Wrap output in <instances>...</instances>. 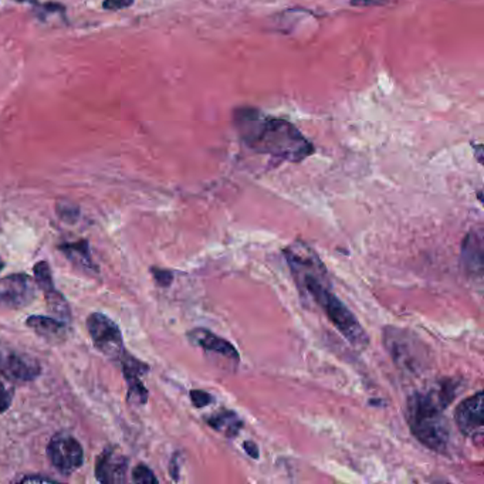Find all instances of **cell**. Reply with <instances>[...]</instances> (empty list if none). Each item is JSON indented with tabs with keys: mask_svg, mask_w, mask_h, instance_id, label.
<instances>
[{
	"mask_svg": "<svg viewBox=\"0 0 484 484\" xmlns=\"http://www.w3.org/2000/svg\"><path fill=\"white\" fill-rule=\"evenodd\" d=\"M233 122L243 142L257 153L289 162H301L313 155L314 146L298 128L283 118L264 116L243 107L233 114Z\"/></svg>",
	"mask_w": 484,
	"mask_h": 484,
	"instance_id": "cell-1",
	"label": "cell"
},
{
	"mask_svg": "<svg viewBox=\"0 0 484 484\" xmlns=\"http://www.w3.org/2000/svg\"><path fill=\"white\" fill-rule=\"evenodd\" d=\"M460 388V380L445 378L424 390H416L406 402L405 415L412 434L433 452L443 453L449 448L450 430L443 412Z\"/></svg>",
	"mask_w": 484,
	"mask_h": 484,
	"instance_id": "cell-2",
	"label": "cell"
},
{
	"mask_svg": "<svg viewBox=\"0 0 484 484\" xmlns=\"http://www.w3.org/2000/svg\"><path fill=\"white\" fill-rule=\"evenodd\" d=\"M300 289H304V293L310 296L316 304L324 311L325 317L329 320L340 334L357 349H365L369 345L368 334L355 318V316L349 311V308L328 289L327 278L307 276L297 280Z\"/></svg>",
	"mask_w": 484,
	"mask_h": 484,
	"instance_id": "cell-3",
	"label": "cell"
},
{
	"mask_svg": "<svg viewBox=\"0 0 484 484\" xmlns=\"http://www.w3.org/2000/svg\"><path fill=\"white\" fill-rule=\"evenodd\" d=\"M382 341L392 361L410 375H421L432 364L429 346L409 329L388 325L382 331Z\"/></svg>",
	"mask_w": 484,
	"mask_h": 484,
	"instance_id": "cell-4",
	"label": "cell"
},
{
	"mask_svg": "<svg viewBox=\"0 0 484 484\" xmlns=\"http://www.w3.org/2000/svg\"><path fill=\"white\" fill-rule=\"evenodd\" d=\"M87 329L90 337L104 355L118 358L124 352L122 336L118 325L104 314L94 313L87 318Z\"/></svg>",
	"mask_w": 484,
	"mask_h": 484,
	"instance_id": "cell-5",
	"label": "cell"
},
{
	"mask_svg": "<svg viewBox=\"0 0 484 484\" xmlns=\"http://www.w3.org/2000/svg\"><path fill=\"white\" fill-rule=\"evenodd\" d=\"M47 454L52 465L64 474L76 472L84 461L81 445L77 442V439L67 433H58L50 440Z\"/></svg>",
	"mask_w": 484,
	"mask_h": 484,
	"instance_id": "cell-6",
	"label": "cell"
},
{
	"mask_svg": "<svg viewBox=\"0 0 484 484\" xmlns=\"http://www.w3.org/2000/svg\"><path fill=\"white\" fill-rule=\"evenodd\" d=\"M284 257L289 263L296 281L307 276L327 278V270L322 261L305 241H294L287 249H284Z\"/></svg>",
	"mask_w": 484,
	"mask_h": 484,
	"instance_id": "cell-7",
	"label": "cell"
},
{
	"mask_svg": "<svg viewBox=\"0 0 484 484\" xmlns=\"http://www.w3.org/2000/svg\"><path fill=\"white\" fill-rule=\"evenodd\" d=\"M483 390H478L473 396L461 401L454 410V422L459 430L465 436L477 440L480 443L483 439Z\"/></svg>",
	"mask_w": 484,
	"mask_h": 484,
	"instance_id": "cell-8",
	"label": "cell"
},
{
	"mask_svg": "<svg viewBox=\"0 0 484 484\" xmlns=\"http://www.w3.org/2000/svg\"><path fill=\"white\" fill-rule=\"evenodd\" d=\"M460 266L470 278L481 283L484 269V232L481 226L472 229L461 243Z\"/></svg>",
	"mask_w": 484,
	"mask_h": 484,
	"instance_id": "cell-9",
	"label": "cell"
},
{
	"mask_svg": "<svg viewBox=\"0 0 484 484\" xmlns=\"http://www.w3.org/2000/svg\"><path fill=\"white\" fill-rule=\"evenodd\" d=\"M0 372L12 381H33L40 375V364L34 358L0 344Z\"/></svg>",
	"mask_w": 484,
	"mask_h": 484,
	"instance_id": "cell-10",
	"label": "cell"
},
{
	"mask_svg": "<svg viewBox=\"0 0 484 484\" xmlns=\"http://www.w3.org/2000/svg\"><path fill=\"white\" fill-rule=\"evenodd\" d=\"M34 283L26 274H13L0 280V305L21 308L34 298Z\"/></svg>",
	"mask_w": 484,
	"mask_h": 484,
	"instance_id": "cell-11",
	"label": "cell"
},
{
	"mask_svg": "<svg viewBox=\"0 0 484 484\" xmlns=\"http://www.w3.org/2000/svg\"><path fill=\"white\" fill-rule=\"evenodd\" d=\"M128 469V460L116 450H105L98 457L96 476L104 484L124 483Z\"/></svg>",
	"mask_w": 484,
	"mask_h": 484,
	"instance_id": "cell-12",
	"label": "cell"
},
{
	"mask_svg": "<svg viewBox=\"0 0 484 484\" xmlns=\"http://www.w3.org/2000/svg\"><path fill=\"white\" fill-rule=\"evenodd\" d=\"M188 338L193 345H197L206 351L214 352V354L222 355L230 361L239 362V360H240L239 352L233 344H230L225 338H220L219 336L209 331V329L195 328V329H192V331L188 333Z\"/></svg>",
	"mask_w": 484,
	"mask_h": 484,
	"instance_id": "cell-13",
	"label": "cell"
},
{
	"mask_svg": "<svg viewBox=\"0 0 484 484\" xmlns=\"http://www.w3.org/2000/svg\"><path fill=\"white\" fill-rule=\"evenodd\" d=\"M26 324L37 336L46 338L49 341L58 342L65 337V327L58 320L44 317V316H33L28 318Z\"/></svg>",
	"mask_w": 484,
	"mask_h": 484,
	"instance_id": "cell-14",
	"label": "cell"
},
{
	"mask_svg": "<svg viewBox=\"0 0 484 484\" xmlns=\"http://www.w3.org/2000/svg\"><path fill=\"white\" fill-rule=\"evenodd\" d=\"M208 424L212 429L223 433L226 437L237 436L243 428V422H241L239 415L232 410H220L212 415L208 419Z\"/></svg>",
	"mask_w": 484,
	"mask_h": 484,
	"instance_id": "cell-15",
	"label": "cell"
},
{
	"mask_svg": "<svg viewBox=\"0 0 484 484\" xmlns=\"http://www.w3.org/2000/svg\"><path fill=\"white\" fill-rule=\"evenodd\" d=\"M60 250L65 254L74 266L87 270V272H97V266L91 260L90 249H88L87 241H77V243H70V245H63L60 246Z\"/></svg>",
	"mask_w": 484,
	"mask_h": 484,
	"instance_id": "cell-16",
	"label": "cell"
},
{
	"mask_svg": "<svg viewBox=\"0 0 484 484\" xmlns=\"http://www.w3.org/2000/svg\"><path fill=\"white\" fill-rule=\"evenodd\" d=\"M121 357H122V360H121L122 371H124V375L128 382L140 380L141 375H144V373L148 372V369H149L148 365L141 362L140 360L134 358L129 354H125V352H122Z\"/></svg>",
	"mask_w": 484,
	"mask_h": 484,
	"instance_id": "cell-17",
	"label": "cell"
},
{
	"mask_svg": "<svg viewBox=\"0 0 484 484\" xmlns=\"http://www.w3.org/2000/svg\"><path fill=\"white\" fill-rule=\"evenodd\" d=\"M34 276H36V283L41 290H46L53 287V277H52V270L49 263L40 261L34 266Z\"/></svg>",
	"mask_w": 484,
	"mask_h": 484,
	"instance_id": "cell-18",
	"label": "cell"
},
{
	"mask_svg": "<svg viewBox=\"0 0 484 484\" xmlns=\"http://www.w3.org/2000/svg\"><path fill=\"white\" fill-rule=\"evenodd\" d=\"M132 481L141 484H157L158 478L153 476L152 470H149L146 466L140 465L132 472Z\"/></svg>",
	"mask_w": 484,
	"mask_h": 484,
	"instance_id": "cell-19",
	"label": "cell"
},
{
	"mask_svg": "<svg viewBox=\"0 0 484 484\" xmlns=\"http://www.w3.org/2000/svg\"><path fill=\"white\" fill-rule=\"evenodd\" d=\"M190 401L196 408H205L213 402V396L205 390H190Z\"/></svg>",
	"mask_w": 484,
	"mask_h": 484,
	"instance_id": "cell-20",
	"label": "cell"
},
{
	"mask_svg": "<svg viewBox=\"0 0 484 484\" xmlns=\"http://www.w3.org/2000/svg\"><path fill=\"white\" fill-rule=\"evenodd\" d=\"M13 401V390L0 381V413H5Z\"/></svg>",
	"mask_w": 484,
	"mask_h": 484,
	"instance_id": "cell-21",
	"label": "cell"
},
{
	"mask_svg": "<svg viewBox=\"0 0 484 484\" xmlns=\"http://www.w3.org/2000/svg\"><path fill=\"white\" fill-rule=\"evenodd\" d=\"M135 0H104L102 2V8L105 10H113V12H117V10H122V9H126L129 6L134 5Z\"/></svg>",
	"mask_w": 484,
	"mask_h": 484,
	"instance_id": "cell-22",
	"label": "cell"
},
{
	"mask_svg": "<svg viewBox=\"0 0 484 484\" xmlns=\"http://www.w3.org/2000/svg\"><path fill=\"white\" fill-rule=\"evenodd\" d=\"M152 274H153V277H155L157 283L160 285H162V287H166V285H169L173 278L170 272L162 270V269H152Z\"/></svg>",
	"mask_w": 484,
	"mask_h": 484,
	"instance_id": "cell-23",
	"label": "cell"
},
{
	"mask_svg": "<svg viewBox=\"0 0 484 484\" xmlns=\"http://www.w3.org/2000/svg\"><path fill=\"white\" fill-rule=\"evenodd\" d=\"M243 448H245V452L252 457V459H258V448L254 442H252V440H246V442L243 443Z\"/></svg>",
	"mask_w": 484,
	"mask_h": 484,
	"instance_id": "cell-24",
	"label": "cell"
},
{
	"mask_svg": "<svg viewBox=\"0 0 484 484\" xmlns=\"http://www.w3.org/2000/svg\"><path fill=\"white\" fill-rule=\"evenodd\" d=\"M20 481L21 483H38V481H54V480L50 478V477H36V476H32V477H23Z\"/></svg>",
	"mask_w": 484,
	"mask_h": 484,
	"instance_id": "cell-25",
	"label": "cell"
},
{
	"mask_svg": "<svg viewBox=\"0 0 484 484\" xmlns=\"http://www.w3.org/2000/svg\"><path fill=\"white\" fill-rule=\"evenodd\" d=\"M474 148H476V157H477V161H478L480 164H483V155H481V153H483V146H481V145H476Z\"/></svg>",
	"mask_w": 484,
	"mask_h": 484,
	"instance_id": "cell-26",
	"label": "cell"
},
{
	"mask_svg": "<svg viewBox=\"0 0 484 484\" xmlns=\"http://www.w3.org/2000/svg\"><path fill=\"white\" fill-rule=\"evenodd\" d=\"M3 266H5V263H3V261H0V270L3 269Z\"/></svg>",
	"mask_w": 484,
	"mask_h": 484,
	"instance_id": "cell-27",
	"label": "cell"
}]
</instances>
